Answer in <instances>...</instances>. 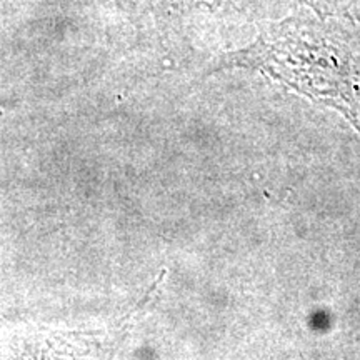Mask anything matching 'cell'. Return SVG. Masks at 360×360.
<instances>
[{"label": "cell", "instance_id": "obj_1", "mask_svg": "<svg viewBox=\"0 0 360 360\" xmlns=\"http://www.w3.org/2000/svg\"><path fill=\"white\" fill-rule=\"evenodd\" d=\"M259 70L345 117L360 134V27L297 13L269 24L249 47L220 57L217 69Z\"/></svg>", "mask_w": 360, "mask_h": 360}]
</instances>
